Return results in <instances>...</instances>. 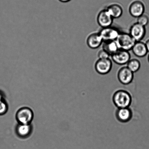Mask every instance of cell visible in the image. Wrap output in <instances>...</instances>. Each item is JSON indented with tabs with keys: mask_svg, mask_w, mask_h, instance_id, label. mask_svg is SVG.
Listing matches in <instances>:
<instances>
[{
	"mask_svg": "<svg viewBox=\"0 0 149 149\" xmlns=\"http://www.w3.org/2000/svg\"><path fill=\"white\" fill-rule=\"evenodd\" d=\"M113 104L117 108L130 107L132 102V97L127 90H119L113 93L112 97Z\"/></svg>",
	"mask_w": 149,
	"mask_h": 149,
	"instance_id": "6da1fadb",
	"label": "cell"
},
{
	"mask_svg": "<svg viewBox=\"0 0 149 149\" xmlns=\"http://www.w3.org/2000/svg\"><path fill=\"white\" fill-rule=\"evenodd\" d=\"M119 49L129 51L132 50L136 41L129 33L121 32L116 40Z\"/></svg>",
	"mask_w": 149,
	"mask_h": 149,
	"instance_id": "7a4b0ae2",
	"label": "cell"
},
{
	"mask_svg": "<svg viewBox=\"0 0 149 149\" xmlns=\"http://www.w3.org/2000/svg\"><path fill=\"white\" fill-rule=\"evenodd\" d=\"M98 33L104 42L116 41L121 32L116 27L111 26L102 28Z\"/></svg>",
	"mask_w": 149,
	"mask_h": 149,
	"instance_id": "3957f363",
	"label": "cell"
},
{
	"mask_svg": "<svg viewBox=\"0 0 149 149\" xmlns=\"http://www.w3.org/2000/svg\"><path fill=\"white\" fill-rule=\"evenodd\" d=\"M16 117L19 124L30 125L33 119V113L30 108H22L17 111Z\"/></svg>",
	"mask_w": 149,
	"mask_h": 149,
	"instance_id": "277c9868",
	"label": "cell"
},
{
	"mask_svg": "<svg viewBox=\"0 0 149 149\" xmlns=\"http://www.w3.org/2000/svg\"><path fill=\"white\" fill-rule=\"evenodd\" d=\"M112 67V60L110 58L98 59L95 65V70L98 73L105 75L110 72Z\"/></svg>",
	"mask_w": 149,
	"mask_h": 149,
	"instance_id": "5b68a950",
	"label": "cell"
},
{
	"mask_svg": "<svg viewBox=\"0 0 149 149\" xmlns=\"http://www.w3.org/2000/svg\"><path fill=\"white\" fill-rule=\"evenodd\" d=\"M117 77L118 80L124 85H128L132 82L134 78V73L127 66L122 67L118 71Z\"/></svg>",
	"mask_w": 149,
	"mask_h": 149,
	"instance_id": "8992f818",
	"label": "cell"
},
{
	"mask_svg": "<svg viewBox=\"0 0 149 149\" xmlns=\"http://www.w3.org/2000/svg\"><path fill=\"white\" fill-rule=\"evenodd\" d=\"M112 61L120 65H127L131 59L129 51L119 49L111 56Z\"/></svg>",
	"mask_w": 149,
	"mask_h": 149,
	"instance_id": "52a82bcc",
	"label": "cell"
},
{
	"mask_svg": "<svg viewBox=\"0 0 149 149\" xmlns=\"http://www.w3.org/2000/svg\"><path fill=\"white\" fill-rule=\"evenodd\" d=\"M146 33V27L137 22L134 23L130 29L129 34L136 41H141L144 38Z\"/></svg>",
	"mask_w": 149,
	"mask_h": 149,
	"instance_id": "ba28073f",
	"label": "cell"
},
{
	"mask_svg": "<svg viewBox=\"0 0 149 149\" xmlns=\"http://www.w3.org/2000/svg\"><path fill=\"white\" fill-rule=\"evenodd\" d=\"M145 6L141 0H135L131 3L129 7V12L132 17L138 18L143 14L145 12Z\"/></svg>",
	"mask_w": 149,
	"mask_h": 149,
	"instance_id": "9c48e42d",
	"label": "cell"
},
{
	"mask_svg": "<svg viewBox=\"0 0 149 149\" xmlns=\"http://www.w3.org/2000/svg\"><path fill=\"white\" fill-rule=\"evenodd\" d=\"M115 117L118 122L125 123L129 122L133 117V112L130 107L117 109Z\"/></svg>",
	"mask_w": 149,
	"mask_h": 149,
	"instance_id": "30bf717a",
	"label": "cell"
},
{
	"mask_svg": "<svg viewBox=\"0 0 149 149\" xmlns=\"http://www.w3.org/2000/svg\"><path fill=\"white\" fill-rule=\"evenodd\" d=\"M113 20L106 9L101 10L97 15V23L102 28L112 26Z\"/></svg>",
	"mask_w": 149,
	"mask_h": 149,
	"instance_id": "8fae6325",
	"label": "cell"
},
{
	"mask_svg": "<svg viewBox=\"0 0 149 149\" xmlns=\"http://www.w3.org/2000/svg\"><path fill=\"white\" fill-rule=\"evenodd\" d=\"M103 41L98 32L90 34L86 39V43L91 49H97L102 45Z\"/></svg>",
	"mask_w": 149,
	"mask_h": 149,
	"instance_id": "7c38bea8",
	"label": "cell"
},
{
	"mask_svg": "<svg viewBox=\"0 0 149 149\" xmlns=\"http://www.w3.org/2000/svg\"><path fill=\"white\" fill-rule=\"evenodd\" d=\"M132 50L136 56L139 58L143 57L148 52L145 43L141 41L136 42Z\"/></svg>",
	"mask_w": 149,
	"mask_h": 149,
	"instance_id": "4fadbf2b",
	"label": "cell"
},
{
	"mask_svg": "<svg viewBox=\"0 0 149 149\" xmlns=\"http://www.w3.org/2000/svg\"><path fill=\"white\" fill-rule=\"evenodd\" d=\"M106 9L113 19L120 18L123 14V9L118 3L111 4Z\"/></svg>",
	"mask_w": 149,
	"mask_h": 149,
	"instance_id": "5bb4252c",
	"label": "cell"
},
{
	"mask_svg": "<svg viewBox=\"0 0 149 149\" xmlns=\"http://www.w3.org/2000/svg\"><path fill=\"white\" fill-rule=\"evenodd\" d=\"M102 46V49L107 52L110 57L119 49L116 41L103 42Z\"/></svg>",
	"mask_w": 149,
	"mask_h": 149,
	"instance_id": "9a60e30c",
	"label": "cell"
},
{
	"mask_svg": "<svg viewBox=\"0 0 149 149\" xmlns=\"http://www.w3.org/2000/svg\"><path fill=\"white\" fill-rule=\"evenodd\" d=\"M32 128L30 125L19 124L16 129L17 135L21 138H26L29 136L31 132Z\"/></svg>",
	"mask_w": 149,
	"mask_h": 149,
	"instance_id": "2e32d148",
	"label": "cell"
},
{
	"mask_svg": "<svg viewBox=\"0 0 149 149\" xmlns=\"http://www.w3.org/2000/svg\"><path fill=\"white\" fill-rule=\"evenodd\" d=\"M127 66L132 72L135 73L139 71L141 67V63L138 59H131L127 64Z\"/></svg>",
	"mask_w": 149,
	"mask_h": 149,
	"instance_id": "e0dca14e",
	"label": "cell"
},
{
	"mask_svg": "<svg viewBox=\"0 0 149 149\" xmlns=\"http://www.w3.org/2000/svg\"><path fill=\"white\" fill-rule=\"evenodd\" d=\"M149 22L148 16L144 14L137 18V22L144 27L148 25Z\"/></svg>",
	"mask_w": 149,
	"mask_h": 149,
	"instance_id": "ac0fdd59",
	"label": "cell"
},
{
	"mask_svg": "<svg viewBox=\"0 0 149 149\" xmlns=\"http://www.w3.org/2000/svg\"><path fill=\"white\" fill-rule=\"evenodd\" d=\"M8 108L6 102L1 96L0 97V115L5 114L8 111Z\"/></svg>",
	"mask_w": 149,
	"mask_h": 149,
	"instance_id": "d6986e66",
	"label": "cell"
},
{
	"mask_svg": "<svg viewBox=\"0 0 149 149\" xmlns=\"http://www.w3.org/2000/svg\"><path fill=\"white\" fill-rule=\"evenodd\" d=\"M97 56L99 59H105L109 58L110 55L103 49H102L98 52Z\"/></svg>",
	"mask_w": 149,
	"mask_h": 149,
	"instance_id": "ffe728a7",
	"label": "cell"
},
{
	"mask_svg": "<svg viewBox=\"0 0 149 149\" xmlns=\"http://www.w3.org/2000/svg\"><path fill=\"white\" fill-rule=\"evenodd\" d=\"M145 43L147 50H148V52H149V38L147 39Z\"/></svg>",
	"mask_w": 149,
	"mask_h": 149,
	"instance_id": "44dd1931",
	"label": "cell"
},
{
	"mask_svg": "<svg viewBox=\"0 0 149 149\" xmlns=\"http://www.w3.org/2000/svg\"><path fill=\"white\" fill-rule=\"evenodd\" d=\"M62 3H67L70 1L71 0H59Z\"/></svg>",
	"mask_w": 149,
	"mask_h": 149,
	"instance_id": "7402d4cb",
	"label": "cell"
},
{
	"mask_svg": "<svg viewBox=\"0 0 149 149\" xmlns=\"http://www.w3.org/2000/svg\"><path fill=\"white\" fill-rule=\"evenodd\" d=\"M148 62H149V55H148Z\"/></svg>",
	"mask_w": 149,
	"mask_h": 149,
	"instance_id": "603a6c76",
	"label": "cell"
},
{
	"mask_svg": "<svg viewBox=\"0 0 149 149\" xmlns=\"http://www.w3.org/2000/svg\"><path fill=\"white\" fill-rule=\"evenodd\" d=\"M1 96H1V94H0V97H1Z\"/></svg>",
	"mask_w": 149,
	"mask_h": 149,
	"instance_id": "cb8c5ba5",
	"label": "cell"
}]
</instances>
